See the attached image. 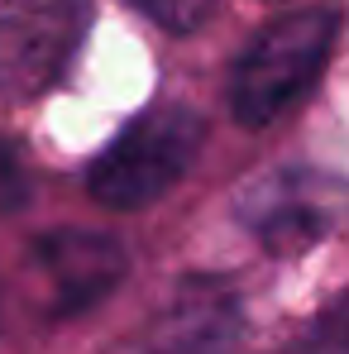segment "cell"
<instances>
[{
  "instance_id": "obj_1",
  "label": "cell",
  "mask_w": 349,
  "mask_h": 354,
  "mask_svg": "<svg viewBox=\"0 0 349 354\" xmlns=\"http://www.w3.org/2000/svg\"><path fill=\"white\" fill-rule=\"evenodd\" d=\"M340 34V10L335 5H311L273 19L230 72V111L239 124H268L296 106L321 67L330 58V44Z\"/></svg>"
},
{
  "instance_id": "obj_2",
  "label": "cell",
  "mask_w": 349,
  "mask_h": 354,
  "mask_svg": "<svg viewBox=\"0 0 349 354\" xmlns=\"http://www.w3.org/2000/svg\"><path fill=\"white\" fill-rule=\"evenodd\" d=\"M201 139H206V124L187 106H153V111H144L91 163V177H86L91 196L115 206V211H139V206L158 201L191 168Z\"/></svg>"
},
{
  "instance_id": "obj_3",
  "label": "cell",
  "mask_w": 349,
  "mask_h": 354,
  "mask_svg": "<svg viewBox=\"0 0 349 354\" xmlns=\"http://www.w3.org/2000/svg\"><path fill=\"white\" fill-rule=\"evenodd\" d=\"M86 0H5L0 5V96L29 101L58 86L86 39Z\"/></svg>"
},
{
  "instance_id": "obj_4",
  "label": "cell",
  "mask_w": 349,
  "mask_h": 354,
  "mask_svg": "<svg viewBox=\"0 0 349 354\" xmlns=\"http://www.w3.org/2000/svg\"><path fill=\"white\" fill-rule=\"evenodd\" d=\"M34 268L44 278L48 311L77 316L86 306H96L101 297H111L124 283V249L101 230H53L34 244Z\"/></svg>"
},
{
  "instance_id": "obj_5",
  "label": "cell",
  "mask_w": 349,
  "mask_h": 354,
  "mask_svg": "<svg viewBox=\"0 0 349 354\" xmlns=\"http://www.w3.org/2000/svg\"><path fill=\"white\" fill-rule=\"evenodd\" d=\"M239 340V297L216 278H191L153 321L144 354H230Z\"/></svg>"
},
{
  "instance_id": "obj_6",
  "label": "cell",
  "mask_w": 349,
  "mask_h": 354,
  "mask_svg": "<svg viewBox=\"0 0 349 354\" xmlns=\"http://www.w3.org/2000/svg\"><path fill=\"white\" fill-rule=\"evenodd\" d=\"M254 225H258V235H263L268 249H301V244L321 239L326 216L316 211L311 192H287V182H273L268 196H258Z\"/></svg>"
},
{
  "instance_id": "obj_7",
  "label": "cell",
  "mask_w": 349,
  "mask_h": 354,
  "mask_svg": "<svg viewBox=\"0 0 349 354\" xmlns=\"http://www.w3.org/2000/svg\"><path fill=\"white\" fill-rule=\"evenodd\" d=\"M129 5L144 10L153 24H163V29H173V34H187V29H196V24L211 15L216 0H129Z\"/></svg>"
},
{
  "instance_id": "obj_8",
  "label": "cell",
  "mask_w": 349,
  "mask_h": 354,
  "mask_svg": "<svg viewBox=\"0 0 349 354\" xmlns=\"http://www.w3.org/2000/svg\"><path fill=\"white\" fill-rule=\"evenodd\" d=\"M306 354H349V306H335L316 321Z\"/></svg>"
},
{
  "instance_id": "obj_9",
  "label": "cell",
  "mask_w": 349,
  "mask_h": 354,
  "mask_svg": "<svg viewBox=\"0 0 349 354\" xmlns=\"http://www.w3.org/2000/svg\"><path fill=\"white\" fill-rule=\"evenodd\" d=\"M24 173H19V163H15V153L0 144V216H10V211H19L24 206Z\"/></svg>"
}]
</instances>
